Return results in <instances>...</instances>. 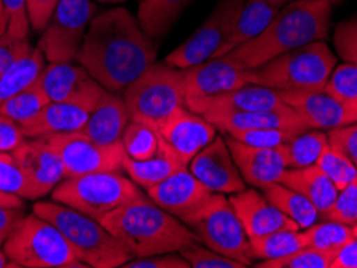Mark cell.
Masks as SVG:
<instances>
[{
	"label": "cell",
	"mask_w": 357,
	"mask_h": 268,
	"mask_svg": "<svg viewBox=\"0 0 357 268\" xmlns=\"http://www.w3.org/2000/svg\"><path fill=\"white\" fill-rule=\"evenodd\" d=\"M156 60L153 39L123 7L97 13L84 38L77 63L109 92H124Z\"/></svg>",
	"instance_id": "1"
},
{
	"label": "cell",
	"mask_w": 357,
	"mask_h": 268,
	"mask_svg": "<svg viewBox=\"0 0 357 268\" xmlns=\"http://www.w3.org/2000/svg\"><path fill=\"white\" fill-rule=\"evenodd\" d=\"M332 12L333 5L327 0H291L259 36L224 56L240 70H253L298 47L325 40Z\"/></svg>",
	"instance_id": "2"
},
{
	"label": "cell",
	"mask_w": 357,
	"mask_h": 268,
	"mask_svg": "<svg viewBox=\"0 0 357 268\" xmlns=\"http://www.w3.org/2000/svg\"><path fill=\"white\" fill-rule=\"evenodd\" d=\"M100 223L119 239L132 259L166 252H181L198 236L176 215L146 198L121 206L100 219Z\"/></svg>",
	"instance_id": "3"
},
{
	"label": "cell",
	"mask_w": 357,
	"mask_h": 268,
	"mask_svg": "<svg viewBox=\"0 0 357 268\" xmlns=\"http://www.w3.org/2000/svg\"><path fill=\"white\" fill-rule=\"evenodd\" d=\"M33 212L54 223L65 236L77 259L87 267L118 268L132 260V255L119 239L91 215L52 201L34 204Z\"/></svg>",
	"instance_id": "4"
},
{
	"label": "cell",
	"mask_w": 357,
	"mask_h": 268,
	"mask_svg": "<svg viewBox=\"0 0 357 268\" xmlns=\"http://www.w3.org/2000/svg\"><path fill=\"white\" fill-rule=\"evenodd\" d=\"M337 66V58L325 40L311 42L287 52L253 70H246L248 84L275 90L324 88Z\"/></svg>",
	"instance_id": "5"
},
{
	"label": "cell",
	"mask_w": 357,
	"mask_h": 268,
	"mask_svg": "<svg viewBox=\"0 0 357 268\" xmlns=\"http://www.w3.org/2000/svg\"><path fill=\"white\" fill-rule=\"evenodd\" d=\"M185 70L167 63H153L124 90L129 118L156 127L166 118L185 107Z\"/></svg>",
	"instance_id": "6"
},
{
	"label": "cell",
	"mask_w": 357,
	"mask_h": 268,
	"mask_svg": "<svg viewBox=\"0 0 357 268\" xmlns=\"http://www.w3.org/2000/svg\"><path fill=\"white\" fill-rule=\"evenodd\" d=\"M5 255L24 268H84L60 230L38 214L24 215L2 246Z\"/></svg>",
	"instance_id": "7"
},
{
	"label": "cell",
	"mask_w": 357,
	"mask_h": 268,
	"mask_svg": "<svg viewBox=\"0 0 357 268\" xmlns=\"http://www.w3.org/2000/svg\"><path fill=\"white\" fill-rule=\"evenodd\" d=\"M145 198L137 183L119 172H96L68 177L52 191V199L100 220L126 204Z\"/></svg>",
	"instance_id": "8"
},
{
	"label": "cell",
	"mask_w": 357,
	"mask_h": 268,
	"mask_svg": "<svg viewBox=\"0 0 357 268\" xmlns=\"http://www.w3.org/2000/svg\"><path fill=\"white\" fill-rule=\"evenodd\" d=\"M198 236L199 243L219 254L232 257L246 267L253 264L250 238L229 198L213 193L197 212L182 220Z\"/></svg>",
	"instance_id": "9"
},
{
	"label": "cell",
	"mask_w": 357,
	"mask_h": 268,
	"mask_svg": "<svg viewBox=\"0 0 357 268\" xmlns=\"http://www.w3.org/2000/svg\"><path fill=\"white\" fill-rule=\"evenodd\" d=\"M96 15L97 3L93 0H60L38 44L45 60L49 63L77 60Z\"/></svg>",
	"instance_id": "10"
},
{
	"label": "cell",
	"mask_w": 357,
	"mask_h": 268,
	"mask_svg": "<svg viewBox=\"0 0 357 268\" xmlns=\"http://www.w3.org/2000/svg\"><path fill=\"white\" fill-rule=\"evenodd\" d=\"M245 2L246 0H219L195 33L166 56L167 65L187 70L213 58L232 34Z\"/></svg>",
	"instance_id": "11"
},
{
	"label": "cell",
	"mask_w": 357,
	"mask_h": 268,
	"mask_svg": "<svg viewBox=\"0 0 357 268\" xmlns=\"http://www.w3.org/2000/svg\"><path fill=\"white\" fill-rule=\"evenodd\" d=\"M60 155L66 178L96 172H119L124 169L126 150L123 141L102 145L84 132L56 134L47 136Z\"/></svg>",
	"instance_id": "12"
},
{
	"label": "cell",
	"mask_w": 357,
	"mask_h": 268,
	"mask_svg": "<svg viewBox=\"0 0 357 268\" xmlns=\"http://www.w3.org/2000/svg\"><path fill=\"white\" fill-rule=\"evenodd\" d=\"M185 107L197 114H203L213 98L248 84L246 70L225 56L209 58L185 70Z\"/></svg>",
	"instance_id": "13"
},
{
	"label": "cell",
	"mask_w": 357,
	"mask_h": 268,
	"mask_svg": "<svg viewBox=\"0 0 357 268\" xmlns=\"http://www.w3.org/2000/svg\"><path fill=\"white\" fill-rule=\"evenodd\" d=\"M39 84L50 102L81 104L91 111L107 92L86 68L71 63H50L42 72Z\"/></svg>",
	"instance_id": "14"
},
{
	"label": "cell",
	"mask_w": 357,
	"mask_h": 268,
	"mask_svg": "<svg viewBox=\"0 0 357 268\" xmlns=\"http://www.w3.org/2000/svg\"><path fill=\"white\" fill-rule=\"evenodd\" d=\"M216 130L204 116L190 111L187 107L178 108L156 127L160 140L187 166L211 143L218 135Z\"/></svg>",
	"instance_id": "15"
},
{
	"label": "cell",
	"mask_w": 357,
	"mask_h": 268,
	"mask_svg": "<svg viewBox=\"0 0 357 268\" xmlns=\"http://www.w3.org/2000/svg\"><path fill=\"white\" fill-rule=\"evenodd\" d=\"M188 171L211 193L234 194L246 188L222 135L214 136L211 143L188 162Z\"/></svg>",
	"instance_id": "16"
},
{
	"label": "cell",
	"mask_w": 357,
	"mask_h": 268,
	"mask_svg": "<svg viewBox=\"0 0 357 268\" xmlns=\"http://www.w3.org/2000/svg\"><path fill=\"white\" fill-rule=\"evenodd\" d=\"M280 92L283 102L301 114L311 129L332 130L343 125L357 124L356 109L330 95L324 88Z\"/></svg>",
	"instance_id": "17"
},
{
	"label": "cell",
	"mask_w": 357,
	"mask_h": 268,
	"mask_svg": "<svg viewBox=\"0 0 357 268\" xmlns=\"http://www.w3.org/2000/svg\"><path fill=\"white\" fill-rule=\"evenodd\" d=\"M12 155L33 183L39 198L50 194L66 178L61 157L47 136L26 139Z\"/></svg>",
	"instance_id": "18"
},
{
	"label": "cell",
	"mask_w": 357,
	"mask_h": 268,
	"mask_svg": "<svg viewBox=\"0 0 357 268\" xmlns=\"http://www.w3.org/2000/svg\"><path fill=\"white\" fill-rule=\"evenodd\" d=\"M203 116L225 135L258 129H280L288 132H304L311 129L306 119L288 104L261 111H209Z\"/></svg>",
	"instance_id": "19"
},
{
	"label": "cell",
	"mask_w": 357,
	"mask_h": 268,
	"mask_svg": "<svg viewBox=\"0 0 357 268\" xmlns=\"http://www.w3.org/2000/svg\"><path fill=\"white\" fill-rule=\"evenodd\" d=\"M146 194L156 206L183 220L197 212L213 193L185 167L158 185L146 188Z\"/></svg>",
	"instance_id": "20"
},
{
	"label": "cell",
	"mask_w": 357,
	"mask_h": 268,
	"mask_svg": "<svg viewBox=\"0 0 357 268\" xmlns=\"http://www.w3.org/2000/svg\"><path fill=\"white\" fill-rule=\"evenodd\" d=\"M229 201L237 212L250 239L261 238V236L280 230H301L298 223L278 211L264 196V193H259L255 188H250V190L245 188L238 193L229 194Z\"/></svg>",
	"instance_id": "21"
},
{
	"label": "cell",
	"mask_w": 357,
	"mask_h": 268,
	"mask_svg": "<svg viewBox=\"0 0 357 268\" xmlns=\"http://www.w3.org/2000/svg\"><path fill=\"white\" fill-rule=\"evenodd\" d=\"M230 153L234 156L240 175L245 183L255 188H264L271 183L280 180L282 173L287 171L288 162L282 146L278 148H259L232 139H225Z\"/></svg>",
	"instance_id": "22"
},
{
	"label": "cell",
	"mask_w": 357,
	"mask_h": 268,
	"mask_svg": "<svg viewBox=\"0 0 357 268\" xmlns=\"http://www.w3.org/2000/svg\"><path fill=\"white\" fill-rule=\"evenodd\" d=\"M130 123L124 98L107 90L97 107L89 114V119L81 132L102 145H113L123 141L124 130Z\"/></svg>",
	"instance_id": "23"
},
{
	"label": "cell",
	"mask_w": 357,
	"mask_h": 268,
	"mask_svg": "<svg viewBox=\"0 0 357 268\" xmlns=\"http://www.w3.org/2000/svg\"><path fill=\"white\" fill-rule=\"evenodd\" d=\"M288 2H291V0H246L232 34L229 36V39L224 42L213 58L224 56L235 47L259 36Z\"/></svg>",
	"instance_id": "24"
},
{
	"label": "cell",
	"mask_w": 357,
	"mask_h": 268,
	"mask_svg": "<svg viewBox=\"0 0 357 268\" xmlns=\"http://www.w3.org/2000/svg\"><path fill=\"white\" fill-rule=\"evenodd\" d=\"M89 114H91V109L84 108L81 104L50 102L34 119H31L21 127L28 139L79 132L86 125Z\"/></svg>",
	"instance_id": "25"
},
{
	"label": "cell",
	"mask_w": 357,
	"mask_h": 268,
	"mask_svg": "<svg viewBox=\"0 0 357 268\" xmlns=\"http://www.w3.org/2000/svg\"><path fill=\"white\" fill-rule=\"evenodd\" d=\"M278 182L306 196L320 215L332 207L338 194L337 185L330 180L327 173L320 169L317 164L299 167V169L287 167V171L282 173Z\"/></svg>",
	"instance_id": "26"
},
{
	"label": "cell",
	"mask_w": 357,
	"mask_h": 268,
	"mask_svg": "<svg viewBox=\"0 0 357 268\" xmlns=\"http://www.w3.org/2000/svg\"><path fill=\"white\" fill-rule=\"evenodd\" d=\"M283 104L287 103L283 102L280 90L246 84L213 98L206 104L203 114L209 111H261V109H274Z\"/></svg>",
	"instance_id": "27"
},
{
	"label": "cell",
	"mask_w": 357,
	"mask_h": 268,
	"mask_svg": "<svg viewBox=\"0 0 357 268\" xmlns=\"http://www.w3.org/2000/svg\"><path fill=\"white\" fill-rule=\"evenodd\" d=\"M188 167L181 157H177L167 146L160 140V150L155 156L144 161H135L126 155L124 171L128 172L130 180L142 188H150L166 180L172 173Z\"/></svg>",
	"instance_id": "28"
},
{
	"label": "cell",
	"mask_w": 357,
	"mask_h": 268,
	"mask_svg": "<svg viewBox=\"0 0 357 268\" xmlns=\"http://www.w3.org/2000/svg\"><path fill=\"white\" fill-rule=\"evenodd\" d=\"M45 70V56L39 47L21 55L0 77V107L24 88L38 82Z\"/></svg>",
	"instance_id": "29"
},
{
	"label": "cell",
	"mask_w": 357,
	"mask_h": 268,
	"mask_svg": "<svg viewBox=\"0 0 357 268\" xmlns=\"http://www.w3.org/2000/svg\"><path fill=\"white\" fill-rule=\"evenodd\" d=\"M190 3L192 0H142L137 21L151 39H161Z\"/></svg>",
	"instance_id": "30"
},
{
	"label": "cell",
	"mask_w": 357,
	"mask_h": 268,
	"mask_svg": "<svg viewBox=\"0 0 357 268\" xmlns=\"http://www.w3.org/2000/svg\"><path fill=\"white\" fill-rule=\"evenodd\" d=\"M262 193L278 211L298 223L299 228L304 230L319 222L320 214L314 207V204L306 196H303L301 193L291 190L290 187L275 182L262 188Z\"/></svg>",
	"instance_id": "31"
},
{
	"label": "cell",
	"mask_w": 357,
	"mask_h": 268,
	"mask_svg": "<svg viewBox=\"0 0 357 268\" xmlns=\"http://www.w3.org/2000/svg\"><path fill=\"white\" fill-rule=\"evenodd\" d=\"M328 146V136L324 130L309 129L296 134L293 139L282 146L287 156L288 167L299 169L317 164V159Z\"/></svg>",
	"instance_id": "32"
},
{
	"label": "cell",
	"mask_w": 357,
	"mask_h": 268,
	"mask_svg": "<svg viewBox=\"0 0 357 268\" xmlns=\"http://www.w3.org/2000/svg\"><path fill=\"white\" fill-rule=\"evenodd\" d=\"M251 252L255 259L259 260H272L278 257H285L298 249L307 246L304 231L299 230H280L269 233L261 238L250 239Z\"/></svg>",
	"instance_id": "33"
},
{
	"label": "cell",
	"mask_w": 357,
	"mask_h": 268,
	"mask_svg": "<svg viewBox=\"0 0 357 268\" xmlns=\"http://www.w3.org/2000/svg\"><path fill=\"white\" fill-rule=\"evenodd\" d=\"M304 236H306L307 246L333 255H337V252L354 238L351 225L324 219L304 228Z\"/></svg>",
	"instance_id": "34"
},
{
	"label": "cell",
	"mask_w": 357,
	"mask_h": 268,
	"mask_svg": "<svg viewBox=\"0 0 357 268\" xmlns=\"http://www.w3.org/2000/svg\"><path fill=\"white\" fill-rule=\"evenodd\" d=\"M49 103L50 98L47 97V93L38 81L31 87L24 88L23 92H20L18 95L7 100L0 107V113L10 119H13L20 125H23L29 123L31 119H34Z\"/></svg>",
	"instance_id": "35"
},
{
	"label": "cell",
	"mask_w": 357,
	"mask_h": 268,
	"mask_svg": "<svg viewBox=\"0 0 357 268\" xmlns=\"http://www.w3.org/2000/svg\"><path fill=\"white\" fill-rule=\"evenodd\" d=\"M123 145L130 159L144 161L160 150V135L151 125L130 120L123 135Z\"/></svg>",
	"instance_id": "36"
},
{
	"label": "cell",
	"mask_w": 357,
	"mask_h": 268,
	"mask_svg": "<svg viewBox=\"0 0 357 268\" xmlns=\"http://www.w3.org/2000/svg\"><path fill=\"white\" fill-rule=\"evenodd\" d=\"M0 191L23 199H39V194L26 177L12 153H0Z\"/></svg>",
	"instance_id": "37"
},
{
	"label": "cell",
	"mask_w": 357,
	"mask_h": 268,
	"mask_svg": "<svg viewBox=\"0 0 357 268\" xmlns=\"http://www.w3.org/2000/svg\"><path fill=\"white\" fill-rule=\"evenodd\" d=\"M333 254L319 251L311 246L298 249L285 257H278L272 260H262L256 264L258 268H332Z\"/></svg>",
	"instance_id": "38"
},
{
	"label": "cell",
	"mask_w": 357,
	"mask_h": 268,
	"mask_svg": "<svg viewBox=\"0 0 357 268\" xmlns=\"http://www.w3.org/2000/svg\"><path fill=\"white\" fill-rule=\"evenodd\" d=\"M324 90L357 111V63L346 61L344 65L335 68Z\"/></svg>",
	"instance_id": "39"
},
{
	"label": "cell",
	"mask_w": 357,
	"mask_h": 268,
	"mask_svg": "<svg viewBox=\"0 0 357 268\" xmlns=\"http://www.w3.org/2000/svg\"><path fill=\"white\" fill-rule=\"evenodd\" d=\"M317 166L327 173L330 180L337 185L338 190L344 188L357 177V167L348 156H344L341 151L327 146L324 153L317 159Z\"/></svg>",
	"instance_id": "40"
},
{
	"label": "cell",
	"mask_w": 357,
	"mask_h": 268,
	"mask_svg": "<svg viewBox=\"0 0 357 268\" xmlns=\"http://www.w3.org/2000/svg\"><path fill=\"white\" fill-rule=\"evenodd\" d=\"M181 255L185 259L190 268H245L246 265L232 259V257L222 255L219 252L202 246V243H192L181 251Z\"/></svg>",
	"instance_id": "41"
},
{
	"label": "cell",
	"mask_w": 357,
	"mask_h": 268,
	"mask_svg": "<svg viewBox=\"0 0 357 268\" xmlns=\"http://www.w3.org/2000/svg\"><path fill=\"white\" fill-rule=\"evenodd\" d=\"M324 220L353 225L357 222V177L344 188L338 190L337 199L327 212L320 215Z\"/></svg>",
	"instance_id": "42"
},
{
	"label": "cell",
	"mask_w": 357,
	"mask_h": 268,
	"mask_svg": "<svg viewBox=\"0 0 357 268\" xmlns=\"http://www.w3.org/2000/svg\"><path fill=\"white\" fill-rule=\"evenodd\" d=\"M299 132H288L280 129H258V130H245V132H235L232 139L241 141V143L259 146V148H278L288 143L293 136Z\"/></svg>",
	"instance_id": "43"
},
{
	"label": "cell",
	"mask_w": 357,
	"mask_h": 268,
	"mask_svg": "<svg viewBox=\"0 0 357 268\" xmlns=\"http://www.w3.org/2000/svg\"><path fill=\"white\" fill-rule=\"evenodd\" d=\"M335 49L348 63H357V17L341 21L335 28Z\"/></svg>",
	"instance_id": "44"
},
{
	"label": "cell",
	"mask_w": 357,
	"mask_h": 268,
	"mask_svg": "<svg viewBox=\"0 0 357 268\" xmlns=\"http://www.w3.org/2000/svg\"><path fill=\"white\" fill-rule=\"evenodd\" d=\"M2 2L8 17V28L5 34L18 40H28L31 26L26 0H2Z\"/></svg>",
	"instance_id": "45"
},
{
	"label": "cell",
	"mask_w": 357,
	"mask_h": 268,
	"mask_svg": "<svg viewBox=\"0 0 357 268\" xmlns=\"http://www.w3.org/2000/svg\"><path fill=\"white\" fill-rule=\"evenodd\" d=\"M327 136L328 145L341 151L344 156H348L357 167V124H349L328 130Z\"/></svg>",
	"instance_id": "46"
},
{
	"label": "cell",
	"mask_w": 357,
	"mask_h": 268,
	"mask_svg": "<svg viewBox=\"0 0 357 268\" xmlns=\"http://www.w3.org/2000/svg\"><path fill=\"white\" fill-rule=\"evenodd\" d=\"M59 3L60 0H26L29 26L36 33H44Z\"/></svg>",
	"instance_id": "47"
},
{
	"label": "cell",
	"mask_w": 357,
	"mask_h": 268,
	"mask_svg": "<svg viewBox=\"0 0 357 268\" xmlns=\"http://www.w3.org/2000/svg\"><path fill=\"white\" fill-rule=\"evenodd\" d=\"M123 268H190V264L181 254L174 255L172 252H166V254L137 257L126 262Z\"/></svg>",
	"instance_id": "48"
},
{
	"label": "cell",
	"mask_w": 357,
	"mask_h": 268,
	"mask_svg": "<svg viewBox=\"0 0 357 268\" xmlns=\"http://www.w3.org/2000/svg\"><path fill=\"white\" fill-rule=\"evenodd\" d=\"M26 139L23 127L0 113V153H13Z\"/></svg>",
	"instance_id": "49"
},
{
	"label": "cell",
	"mask_w": 357,
	"mask_h": 268,
	"mask_svg": "<svg viewBox=\"0 0 357 268\" xmlns=\"http://www.w3.org/2000/svg\"><path fill=\"white\" fill-rule=\"evenodd\" d=\"M31 50L29 40H18L10 38L8 34L0 36V77H2L10 66L18 60L21 55Z\"/></svg>",
	"instance_id": "50"
},
{
	"label": "cell",
	"mask_w": 357,
	"mask_h": 268,
	"mask_svg": "<svg viewBox=\"0 0 357 268\" xmlns=\"http://www.w3.org/2000/svg\"><path fill=\"white\" fill-rule=\"evenodd\" d=\"M24 217L23 207H5L0 206V248H2L5 239L17 227V223Z\"/></svg>",
	"instance_id": "51"
},
{
	"label": "cell",
	"mask_w": 357,
	"mask_h": 268,
	"mask_svg": "<svg viewBox=\"0 0 357 268\" xmlns=\"http://www.w3.org/2000/svg\"><path fill=\"white\" fill-rule=\"evenodd\" d=\"M332 268H357V238L351 239L337 252Z\"/></svg>",
	"instance_id": "52"
},
{
	"label": "cell",
	"mask_w": 357,
	"mask_h": 268,
	"mask_svg": "<svg viewBox=\"0 0 357 268\" xmlns=\"http://www.w3.org/2000/svg\"><path fill=\"white\" fill-rule=\"evenodd\" d=\"M23 198L20 196H15V194H8V193H3L0 191V206H5V207H23Z\"/></svg>",
	"instance_id": "53"
},
{
	"label": "cell",
	"mask_w": 357,
	"mask_h": 268,
	"mask_svg": "<svg viewBox=\"0 0 357 268\" xmlns=\"http://www.w3.org/2000/svg\"><path fill=\"white\" fill-rule=\"evenodd\" d=\"M7 28H8V17H7V12H5L3 2L0 0V36L7 33Z\"/></svg>",
	"instance_id": "54"
},
{
	"label": "cell",
	"mask_w": 357,
	"mask_h": 268,
	"mask_svg": "<svg viewBox=\"0 0 357 268\" xmlns=\"http://www.w3.org/2000/svg\"><path fill=\"white\" fill-rule=\"evenodd\" d=\"M7 267H12V268H18V265L15 264V262H12L8 259L7 255H5L3 249L0 248V268H7Z\"/></svg>",
	"instance_id": "55"
},
{
	"label": "cell",
	"mask_w": 357,
	"mask_h": 268,
	"mask_svg": "<svg viewBox=\"0 0 357 268\" xmlns=\"http://www.w3.org/2000/svg\"><path fill=\"white\" fill-rule=\"evenodd\" d=\"M97 2H102V3H113V5H116V3H123V2H126V0H97Z\"/></svg>",
	"instance_id": "56"
},
{
	"label": "cell",
	"mask_w": 357,
	"mask_h": 268,
	"mask_svg": "<svg viewBox=\"0 0 357 268\" xmlns=\"http://www.w3.org/2000/svg\"><path fill=\"white\" fill-rule=\"evenodd\" d=\"M351 228H353V235H354V238H357V222L351 225Z\"/></svg>",
	"instance_id": "57"
},
{
	"label": "cell",
	"mask_w": 357,
	"mask_h": 268,
	"mask_svg": "<svg viewBox=\"0 0 357 268\" xmlns=\"http://www.w3.org/2000/svg\"><path fill=\"white\" fill-rule=\"evenodd\" d=\"M327 2H330V3H332L333 7H335V5H338V3H341V2H344V0H327Z\"/></svg>",
	"instance_id": "58"
},
{
	"label": "cell",
	"mask_w": 357,
	"mask_h": 268,
	"mask_svg": "<svg viewBox=\"0 0 357 268\" xmlns=\"http://www.w3.org/2000/svg\"><path fill=\"white\" fill-rule=\"evenodd\" d=\"M137 2H142V0H137Z\"/></svg>",
	"instance_id": "59"
}]
</instances>
